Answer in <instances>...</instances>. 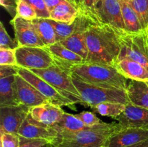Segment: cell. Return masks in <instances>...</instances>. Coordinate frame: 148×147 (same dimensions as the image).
<instances>
[{"mask_svg": "<svg viewBox=\"0 0 148 147\" xmlns=\"http://www.w3.org/2000/svg\"><path fill=\"white\" fill-rule=\"evenodd\" d=\"M126 91L132 104L148 109V85L147 83L144 81L130 80Z\"/></svg>", "mask_w": 148, "mask_h": 147, "instance_id": "obj_20", "label": "cell"}, {"mask_svg": "<svg viewBox=\"0 0 148 147\" xmlns=\"http://www.w3.org/2000/svg\"><path fill=\"white\" fill-rule=\"evenodd\" d=\"M126 105L120 102H103L95 105L92 109L102 116L116 119L125 110Z\"/></svg>", "mask_w": 148, "mask_h": 147, "instance_id": "obj_25", "label": "cell"}, {"mask_svg": "<svg viewBox=\"0 0 148 147\" xmlns=\"http://www.w3.org/2000/svg\"><path fill=\"white\" fill-rule=\"evenodd\" d=\"M64 113V110L60 106L51 102H46L33 107L30 108V114L33 119L48 126H53L58 123Z\"/></svg>", "mask_w": 148, "mask_h": 147, "instance_id": "obj_16", "label": "cell"}, {"mask_svg": "<svg viewBox=\"0 0 148 147\" xmlns=\"http://www.w3.org/2000/svg\"><path fill=\"white\" fill-rule=\"evenodd\" d=\"M121 128L119 123L111 128L83 130L80 131H61L51 143V147H105L110 135Z\"/></svg>", "mask_w": 148, "mask_h": 147, "instance_id": "obj_3", "label": "cell"}, {"mask_svg": "<svg viewBox=\"0 0 148 147\" xmlns=\"http://www.w3.org/2000/svg\"><path fill=\"white\" fill-rule=\"evenodd\" d=\"M18 47L20 46L17 40L9 35L2 22H0V48L16 50Z\"/></svg>", "mask_w": 148, "mask_h": 147, "instance_id": "obj_28", "label": "cell"}, {"mask_svg": "<svg viewBox=\"0 0 148 147\" xmlns=\"http://www.w3.org/2000/svg\"><path fill=\"white\" fill-rule=\"evenodd\" d=\"M122 12L123 20L125 24V30L129 32H140L143 30L139 17L132 7L126 0H120Z\"/></svg>", "mask_w": 148, "mask_h": 147, "instance_id": "obj_24", "label": "cell"}, {"mask_svg": "<svg viewBox=\"0 0 148 147\" xmlns=\"http://www.w3.org/2000/svg\"><path fill=\"white\" fill-rule=\"evenodd\" d=\"M17 74L23 79L34 86L40 93L44 95L51 103L59 106L73 107L75 102L68 99L59 92L56 88L52 86L50 84L30 71L28 69H24L19 66L17 69Z\"/></svg>", "mask_w": 148, "mask_h": 147, "instance_id": "obj_8", "label": "cell"}, {"mask_svg": "<svg viewBox=\"0 0 148 147\" xmlns=\"http://www.w3.org/2000/svg\"><path fill=\"white\" fill-rule=\"evenodd\" d=\"M125 147H148V139L145 140V141H141L140 143H137V144H133V145H130Z\"/></svg>", "mask_w": 148, "mask_h": 147, "instance_id": "obj_35", "label": "cell"}, {"mask_svg": "<svg viewBox=\"0 0 148 147\" xmlns=\"http://www.w3.org/2000/svg\"><path fill=\"white\" fill-rule=\"evenodd\" d=\"M17 134L27 138L46 139L51 143L57 136L58 132L53 127L48 126L36 121L29 114L22 124Z\"/></svg>", "mask_w": 148, "mask_h": 147, "instance_id": "obj_14", "label": "cell"}, {"mask_svg": "<svg viewBox=\"0 0 148 147\" xmlns=\"http://www.w3.org/2000/svg\"><path fill=\"white\" fill-rule=\"evenodd\" d=\"M30 71L44 79L64 96L73 101L75 104L85 105L79 92L72 82L69 68L55 64L46 69H30Z\"/></svg>", "mask_w": 148, "mask_h": 147, "instance_id": "obj_6", "label": "cell"}, {"mask_svg": "<svg viewBox=\"0 0 148 147\" xmlns=\"http://www.w3.org/2000/svg\"><path fill=\"white\" fill-rule=\"evenodd\" d=\"M146 31H147V35H148V27H147V29H146Z\"/></svg>", "mask_w": 148, "mask_h": 147, "instance_id": "obj_40", "label": "cell"}, {"mask_svg": "<svg viewBox=\"0 0 148 147\" xmlns=\"http://www.w3.org/2000/svg\"><path fill=\"white\" fill-rule=\"evenodd\" d=\"M1 147H20V135L17 133L1 134Z\"/></svg>", "mask_w": 148, "mask_h": 147, "instance_id": "obj_32", "label": "cell"}, {"mask_svg": "<svg viewBox=\"0 0 148 147\" xmlns=\"http://www.w3.org/2000/svg\"><path fill=\"white\" fill-rule=\"evenodd\" d=\"M145 82V83H147V84L148 85V79H147V80H145V81H144Z\"/></svg>", "mask_w": 148, "mask_h": 147, "instance_id": "obj_39", "label": "cell"}, {"mask_svg": "<svg viewBox=\"0 0 148 147\" xmlns=\"http://www.w3.org/2000/svg\"><path fill=\"white\" fill-rule=\"evenodd\" d=\"M15 78L17 97L21 105L31 108L46 102H50L34 86L23 79L18 74L16 75Z\"/></svg>", "mask_w": 148, "mask_h": 147, "instance_id": "obj_13", "label": "cell"}, {"mask_svg": "<svg viewBox=\"0 0 148 147\" xmlns=\"http://www.w3.org/2000/svg\"><path fill=\"white\" fill-rule=\"evenodd\" d=\"M86 30L87 29L79 30L67 38L59 42L66 48L81 56L85 60V62L88 55V49L85 39Z\"/></svg>", "mask_w": 148, "mask_h": 147, "instance_id": "obj_22", "label": "cell"}, {"mask_svg": "<svg viewBox=\"0 0 148 147\" xmlns=\"http://www.w3.org/2000/svg\"><path fill=\"white\" fill-rule=\"evenodd\" d=\"M72 78L85 105L90 107L91 109L103 102H120L125 105L130 102L125 89L87 83L72 76Z\"/></svg>", "mask_w": 148, "mask_h": 147, "instance_id": "obj_4", "label": "cell"}, {"mask_svg": "<svg viewBox=\"0 0 148 147\" xmlns=\"http://www.w3.org/2000/svg\"><path fill=\"white\" fill-rule=\"evenodd\" d=\"M18 66H0V105H18L16 75Z\"/></svg>", "mask_w": 148, "mask_h": 147, "instance_id": "obj_10", "label": "cell"}, {"mask_svg": "<svg viewBox=\"0 0 148 147\" xmlns=\"http://www.w3.org/2000/svg\"><path fill=\"white\" fill-rule=\"evenodd\" d=\"M19 46L46 47L33 27L32 21L15 16L11 20Z\"/></svg>", "mask_w": 148, "mask_h": 147, "instance_id": "obj_12", "label": "cell"}, {"mask_svg": "<svg viewBox=\"0 0 148 147\" xmlns=\"http://www.w3.org/2000/svg\"><path fill=\"white\" fill-rule=\"evenodd\" d=\"M93 1H94V5H95V9H96V11L98 14V10H99L100 7H101V5L102 0H93ZM98 15H99V14H98Z\"/></svg>", "mask_w": 148, "mask_h": 147, "instance_id": "obj_37", "label": "cell"}, {"mask_svg": "<svg viewBox=\"0 0 148 147\" xmlns=\"http://www.w3.org/2000/svg\"><path fill=\"white\" fill-rule=\"evenodd\" d=\"M137 13L143 30L148 27V0H126Z\"/></svg>", "mask_w": 148, "mask_h": 147, "instance_id": "obj_26", "label": "cell"}, {"mask_svg": "<svg viewBox=\"0 0 148 147\" xmlns=\"http://www.w3.org/2000/svg\"><path fill=\"white\" fill-rule=\"evenodd\" d=\"M88 55L85 62L115 66L120 53V44L112 26L92 24L85 32Z\"/></svg>", "mask_w": 148, "mask_h": 147, "instance_id": "obj_1", "label": "cell"}, {"mask_svg": "<svg viewBox=\"0 0 148 147\" xmlns=\"http://www.w3.org/2000/svg\"><path fill=\"white\" fill-rule=\"evenodd\" d=\"M79 8L74 3L66 0L51 12L50 18L60 22L72 24L79 15Z\"/></svg>", "mask_w": 148, "mask_h": 147, "instance_id": "obj_21", "label": "cell"}, {"mask_svg": "<svg viewBox=\"0 0 148 147\" xmlns=\"http://www.w3.org/2000/svg\"><path fill=\"white\" fill-rule=\"evenodd\" d=\"M41 147H51V144H46V145H43V146H41Z\"/></svg>", "mask_w": 148, "mask_h": 147, "instance_id": "obj_38", "label": "cell"}, {"mask_svg": "<svg viewBox=\"0 0 148 147\" xmlns=\"http://www.w3.org/2000/svg\"><path fill=\"white\" fill-rule=\"evenodd\" d=\"M147 139H148L147 127L119 128L107 139L105 147H125Z\"/></svg>", "mask_w": 148, "mask_h": 147, "instance_id": "obj_11", "label": "cell"}, {"mask_svg": "<svg viewBox=\"0 0 148 147\" xmlns=\"http://www.w3.org/2000/svg\"><path fill=\"white\" fill-rule=\"evenodd\" d=\"M72 1L79 8V10L82 9V4H83V0H72Z\"/></svg>", "mask_w": 148, "mask_h": 147, "instance_id": "obj_36", "label": "cell"}, {"mask_svg": "<svg viewBox=\"0 0 148 147\" xmlns=\"http://www.w3.org/2000/svg\"><path fill=\"white\" fill-rule=\"evenodd\" d=\"M32 23L46 47L57 43L55 30L48 19L36 18Z\"/></svg>", "mask_w": 148, "mask_h": 147, "instance_id": "obj_23", "label": "cell"}, {"mask_svg": "<svg viewBox=\"0 0 148 147\" xmlns=\"http://www.w3.org/2000/svg\"><path fill=\"white\" fill-rule=\"evenodd\" d=\"M30 108L23 105L0 106V133H18Z\"/></svg>", "mask_w": 148, "mask_h": 147, "instance_id": "obj_9", "label": "cell"}, {"mask_svg": "<svg viewBox=\"0 0 148 147\" xmlns=\"http://www.w3.org/2000/svg\"><path fill=\"white\" fill-rule=\"evenodd\" d=\"M0 66H17L15 50L0 48Z\"/></svg>", "mask_w": 148, "mask_h": 147, "instance_id": "obj_30", "label": "cell"}, {"mask_svg": "<svg viewBox=\"0 0 148 147\" xmlns=\"http://www.w3.org/2000/svg\"><path fill=\"white\" fill-rule=\"evenodd\" d=\"M43 1H44L45 4H46L47 9L51 12L56 6L59 5L60 3L66 1V0H43Z\"/></svg>", "mask_w": 148, "mask_h": 147, "instance_id": "obj_34", "label": "cell"}, {"mask_svg": "<svg viewBox=\"0 0 148 147\" xmlns=\"http://www.w3.org/2000/svg\"><path fill=\"white\" fill-rule=\"evenodd\" d=\"M75 116L79 118L85 125L89 127L95 126L102 122L95 114L90 111H82L79 113L75 114Z\"/></svg>", "mask_w": 148, "mask_h": 147, "instance_id": "obj_31", "label": "cell"}, {"mask_svg": "<svg viewBox=\"0 0 148 147\" xmlns=\"http://www.w3.org/2000/svg\"><path fill=\"white\" fill-rule=\"evenodd\" d=\"M98 14L103 24L125 30L120 0H102Z\"/></svg>", "mask_w": 148, "mask_h": 147, "instance_id": "obj_17", "label": "cell"}, {"mask_svg": "<svg viewBox=\"0 0 148 147\" xmlns=\"http://www.w3.org/2000/svg\"><path fill=\"white\" fill-rule=\"evenodd\" d=\"M17 65L26 69H43L56 64L46 47L20 46L15 50Z\"/></svg>", "mask_w": 148, "mask_h": 147, "instance_id": "obj_7", "label": "cell"}, {"mask_svg": "<svg viewBox=\"0 0 148 147\" xmlns=\"http://www.w3.org/2000/svg\"><path fill=\"white\" fill-rule=\"evenodd\" d=\"M120 44L119 60L130 59L141 63L148 69V35L145 30L129 32L114 27Z\"/></svg>", "mask_w": 148, "mask_h": 147, "instance_id": "obj_5", "label": "cell"}, {"mask_svg": "<svg viewBox=\"0 0 148 147\" xmlns=\"http://www.w3.org/2000/svg\"><path fill=\"white\" fill-rule=\"evenodd\" d=\"M114 66L121 74L130 80L145 81L148 79V69L137 61L121 59L117 61Z\"/></svg>", "mask_w": 148, "mask_h": 147, "instance_id": "obj_18", "label": "cell"}, {"mask_svg": "<svg viewBox=\"0 0 148 147\" xmlns=\"http://www.w3.org/2000/svg\"><path fill=\"white\" fill-rule=\"evenodd\" d=\"M115 120L119 123L121 128H148V109L130 102L126 105L125 110Z\"/></svg>", "mask_w": 148, "mask_h": 147, "instance_id": "obj_15", "label": "cell"}, {"mask_svg": "<svg viewBox=\"0 0 148 147\" xmlns=\"http://www.w3.org/2000/svg\"><path fill=\"white\" fill-rule=\"evenodd\" d=\"M30 4L37 14V18H50V12L43 0H22Z\"/></svg>", "mask_w": 148, "mask_h": 147, "instance_id": "obj_29", "label": "cell"}, {"mask_svg": "<svg viewBox=\"0 0 148 147\" xmlns=\"http://www.w3.org/2000/svg\"><path fill=\"white\" fill-rule=\"evenodd\" d=\"M68 1H71V2L73 3V1H72V0H68Z\"/></svg>", "mask_w": 148, "mask_h": 147, "instance_id": "obj_41", "label": "cell"}, {"mask_svg": "<svg viewBox=\"0 0 148 147\" xmlns=\"http://www.w3.org/2000/svg\"><path fill=\"white\" fill-rule=\"evenodd\" d=\"M46 48L53 55L56 64L59 66L69 68L72 64L85 62V60L81 56L66 48L59 42Z\"/></svg>", "mask_w": 148, "mask_h": 147, "instance_id": "obj_19", "label": "cell"}, {"mask_svg": "<svg viewBox=\"0 0 148 147\" xmlns=\"http://www.w3.org/2000/svg\"><path fill=\"white\" fill-rule=\"evenodd\" d=\"M50 141L40 138H27L20 135V147H41Z\"/></svg>", "mask_w": 148, "mask_h": 147, "instance_id": "obj_33", "label": "cell"}, {"mask_svg": "<svg viewBox=\"0 0 148 147\" xmlns=\"http://www.w3.org/2000/svg\"><path fill=\"white\" fill-rule=\"evenodd\" d=\"M71 76L82 82L127 89L128 79L118 71L115 66L84 62L69 67Z\"/></svg>", "mask_w": 148, "mask_h": 147, "instance_id": "obj_2", "label": "cell"}, {"mask_svg": "<svg viewBox=\"0 0 148 147\" xmlns=\"http://www.w3.org/2000/svg\"><path fill=\"white\" fill-rule=\"evenodd\" d=\"M16 16L30 21L37 18V14L33 7L27 2L22 0H17Z\"/></svg>", "mask_w": 148, "mask_h": 147, "instance_id": "obj_27", "label": "cell"}]
</instances>
